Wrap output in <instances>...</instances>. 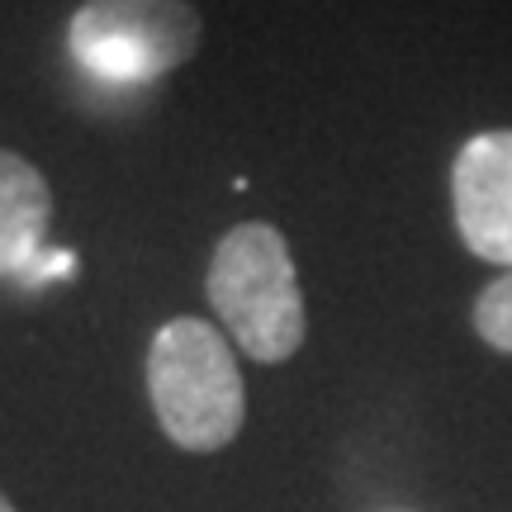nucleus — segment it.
I'll list each match as a JSON object with an SVG mask.
<instances>
[{
    "label": "nucleus",
    "mask_w": 512,
    "mask_h": 512,
    "mask_svg": "<svg viewBox=\"0 0 512 512\" xmlns=\"http://www.w3.org/2000/svg\"><path fill=\"white\" fill-rule=\"evenodd\" d=\"M0 512H15V503H10V498L0 494Z\"/></svg>",
    "instance_id": "obj_8"
},
{
    "label": "nucleus",
    "mask_w": 512,
    "mask_h": 512,
    "mask_svg": "<svg viewBox=\"0 0 512 512\" xmlns=\"http://www.w3.org/2000/svg\"><path fill=\"white\" fill-rule=\"evenodd\" d=\"M451 214L470 256L512 266V128H484L451 162Z\"/></svg>",
    "instance_id": "obj_4"
},
{
    "label": "nucleus",
    "mask_w": 512,
    "mask_h": 512,
    "mask_svg": "<svg viewBox=\"0 0 512 512\" xmlns=\"http://www.w3.org/2000/svg\"><path fill=\"white\" fill-rule=\"evenodd\" d=\"M204 43L190 0H86L67 24L72 62L95 81L143 86L185 67Z\"/></svg>",
    "instance_id": "obj_3"
},
{
    "label": "nucleus",
    "mask_w": 512,
    "mask_h": 512,
    "mask_svg": "<svg viewBox=\"0 0 512 512\" xmlns=\"http://www.w3.org/2000/svg\"><path fill=\"white\" fill-rule=\"evenodd\" d=\"M470 323H475V332H479V342H484V347L512 356V266L503 275H494V280L475 294Z\"/></svg>",
    "instance_id": "obj_6"
},
{
    "label": "nucleus",
    "mask_w": 512,
    "mask_h": 512,
    "mask_svg": "<svg viewBox=\"0 0 512 512\" xmlns=\"http://www.w3.org/2000/svg\"><path fill=\"white\" fill-rule=\"evenodd\" d=\"M209 309L223 318L228 337L256 366H280L304 347V290L294 271L290 242L275 223H238L214 242L204 275Z\"/></svg>",
    "instance_id": "obj_1"
},
{
    "label": "nucleus",
    "mask_w": 512,
    "mask_h": 512,
    "mask_svg": "<svg viewBox=\"0 0 512 512\" xmlns=\"http://www.w3.org/2000/svg\"><path fill=\"white\" fill-rule=\"evenodd\" d=\"M53 185L29 157L0 147V280H24L48 247Z\"/></svg>",
    "instance_id": "obj_5"
},
{
    "label": "nucleus",
    "mask_w": 512,
    "mask_h": 512,
    "mask_svg": "<svg viewBox=\"0 0 512 512\" xmlns=\"http://www.w3.org/2000/svg\"><path fill=\"white\" fill-rule=\"evenodd\" d=\"M67 275H76V252H62V247H43V252H38V261L29 266V275H24V285H43V280H67Z\"/></svg>",
    "instance_id": "obj_7"
},
{
    "label": "nucleus",
    "mask_w": 512,
    "mask_h": 512,
    "mask_svg": "<svg viewBox=\"0 0 512 512\" xmlns=\"http://www.w3.org/2000/svg\"><path fill=\"white\" fill-rule=\"evenodd\" d=\"M147 399L181 451L209 456L233 446L247 418V384L223 332L204 318H166L147 347Z\"/></svg>",
    "instance_id": "obj_2"
}]
</instances>
